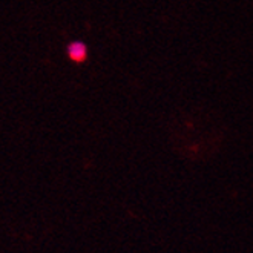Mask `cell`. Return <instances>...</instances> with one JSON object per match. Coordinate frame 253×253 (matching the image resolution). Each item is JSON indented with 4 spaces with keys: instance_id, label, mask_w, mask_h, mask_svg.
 Masks as SVG:
<instances>
[{
    "instance_id": "obj_1",
    "label": "cell",
    "mask_w": 253,
    "mask_h": 253,
    "mask_svg": "<svg viewBox=\"0 0 253 253\" xmlns=\"http://www.w3.org/2000/svg\"><path fill=\"white\" fill-rule=\"evenodd\" d=\"M69 57L74 62H83L86 57V46L83 43H72L69 46Z\"/></svg>"
}]
</instances>
